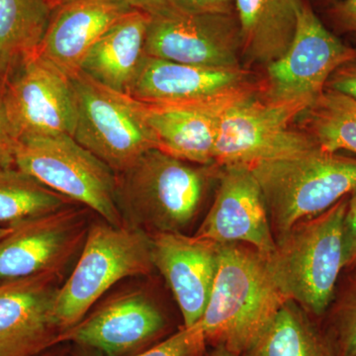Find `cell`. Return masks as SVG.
<instances>
[{
	"label": "cell",
	"instance_id": "26",
	"mask_svg": "<svg viewBox=\"0 0 356 356\" xmlns=\"http://www.w3.org/2000/svg\"><path fill=\"white\" fill-rule=\"evenodd\" d=\"M321 324L339 356H356V270L341 274Z\"/></svg>",
	"mask_w": 356,
	"mask_h": 356
},
{
	"label": "cell",
	"instance_id": "34",
	"mask_svg": "<svg viewBox=\"0 0 356 356\" xmlns=\"http://www.w3.org/2000/svg\"><path fill=\"white\" fill-rule=\"evenodd\" d=\"M213 348H214V350H213L212 353H209L207 356H236L234 355V353H229V351L227 350L226 348H220V346Z\"/></svg>",
	"mask_w": 356,
	"mask_h": 356
},
{
	"label": "cell",
	"instance_id": "1",
	"mask_svg": "<svg viewBox=\"0 0 356 356\" xmlns=\"http://www.w3.org/2000/svg\"><path fill=\"white\" fill-rule=\"evenodd\" d=\"M287 300L266 255L242 243L221 245L216 277L200 320L207 344L242 355Z\"/></svg>",
	"mask_w": 356,
	"mask_h": 356
},
{
	"label": "cell",
	"instance_id": "3",
	"mask_svg": "<svg viewBox=\"0 0 356 356\" xmlns=\"http://www.w3.org/2000/svg\"><path fill=\"white\" fill-rule=\"evenodd\" d=\"M248 168L261 187L275 240L356 189V159L318 147Z\"/></svg>",
	"mask_w": 356,
	"mask_h": 356
},
{
	"label": "cell",
	"instance_id": "7",
	"mask_svg": "<svg viewBox=\"0 0 356 356\" xmlns=\"http://www.w3.org/2000/svg\"><path fill=\"white\" fill-rule=\"evenodd\" d=\"M76 102L74 138L110 168L124 172L149 149H158L140 102L79 72L70 76Z\"/></svg>",
	"mask_w": 356,
	"mask_h": 356
},
{
	"label": "cell",
	"instance_id": "38",
	"mask_svg": "<svg viewBox=\"0 0 356 356\" xmlns=\"http://www.w3.org/2000/svg\"><path fill=\"white\" fill-rule=\"evenodd\" d=\"M51 1L53 2L54 6H55V4L57 3V2L60 1V0H51Z\"/></svg>",
	"mask_w": 356,
	"mask_h": 356
},
{
	"label": "cell",
	"instance_id": "24",
	"mask_svg": "<svg viewBox=\"0 0 356 356\" xmlns=\"http://www.w3.org/2000/svg\"><path fill=\"white\" fill-rule=\"evenodd\" d=\"M297 119V127L320 149L332 153L346 151L356 154L355 98L325 88Z\"/></svg>",
	"mask_w": 356,
	"mask_h": 356
},
{
	"label": "cell",
	"instance_id": "12",
	"mask_svg": "<svg viewBox=\"0 0 356 356\" xmlns=\"http://www.w3.org/2000/svg\"><path fill=\"white\" fill-rule=\"evenodd\" d=\"M261 76L245 67L177 64L145 56L128 95L147 105L228 103L257 95Z\"/></svg>",
	"mask_w": 356,
	"mask_h": 356
},
{
	"label": "cell",
	"instance_id": "11",
	"mask_svg": "<svg viewBox=\"0 0 356 356\" xmlns=\"http://www.w3.org/2000/svg\"><path fill=\"white\" fill-rule=\"evenodd\" d=\"M236 13H188L165 7L149 14L145 54L177 64L243 67Z\"/></svg>",
	"mask_w": 356,
	"mask_h": 356
},
{
	"label": "cell",
	"instance_id": "10",
	"mask_svg": "<svg viewBox=\"0 0 356 356\" xmlns=\"http://www.w3.org/2000/svg\"><path fill=\"white\" fill-rule=\"evenodd\" d=\"M0 92L18 140L74 137L76 102L70 76L38 54L23 58L0 76Z\"/></svg>",
	"mask_w": 356,
	"mask_h": 356
},
{
	"label": "cell",
	"instance_id": "18",
	"mask_svg": "<svg viewBox=\"0 0 356 356\" xmlns=\"http://www.w3.org/2000/svg\"><path fill=\"white\" fill-rule=\"evenodd\" d=\"M134 9L128 0H60L37 54L72 76L96 42Z\"/></svg>",
	"mask_w": 356,
	"mask_h": 356
},
{
	"label": "cell",
	"instance_id": "32",
	"mask_svg": "<svg viewBox=\"0 0 356 356\" xmlns=\"http://www.w3.org/2000/svg\"><path fill=\"white\" fill-rule=\"evenodd\" d=\"M325 88L334 89L356 99V58L334 70Z\"/></svg>",
	"mask_w": 356,
	"mask_h": 356
},
{
	"label": "cell",
	"instance_id": "19",
	"mask_svg": "<svg viewBox=\"0 0 356 356\" xmlns=\"http://www.w3.org/2000/svg\"><path fill=\"white\" fill-rule=\"evenodd\" d=\"M232 102L168 106L140 102V108L159 149L187 163L209 165L215 163L222 110Z\"/></svg>",
	"mask_w": 356,
	"mask_h": 356
},
{
	"label": "cell",
	"instance_id": "22",
	"mask_svg": "<svg viewBox=\"0 0 356 356\" xmlns=\"http://www.w3.org/2000/svg\"><path fill=\"white\" fill-rule=\"evenodd\" d=\"M241 356H339L320 321L289 299Z\"/></svg>",
	"mask_w": 356,
	"mask_h": 356
},
{
	"label": "cell",
	"instance_id": "23",
	"mask_svg": "<svg viewBox=\"0 0 356 356\" xmlns=\"http://www.w3.org/2000/svg\"><path fill=\"white\" fill-rule=\"evenodd\" d=\"M54 6L51 0H0V76L37 54Z\"/></svg>",
	"mask_w": 356,
	"mask_h": 356
},
{
	"label": "cell",
	"instance_id": "17",
	"mask_svg": "<svg viewBox=\"0 0 356 356\" xmlns=\"http://www.w3.org/2000/svg\"><path fill=\"white\" fill-rule=\"evenodd\" d=\"M152 257L177 300L184 327L197 324L209 301L221 245L184 233H154Z\"/></svg>",
	"mask_w": 356,
	"mask_h": 356
},
{
	"label": "cell",
	"instance_id": "14",
	"mask_svg": "<svg viewBox=\"0 0 356 356\" xmlns=\"http://www.w3.org/2000/svg\"><path fill=\"white\" fill-rule=\"evenodd\" d=\"M168 329L159 307L142 292L117 295L60 334L103 356H130L147 350Z\"/></svg>",
	"mask_w": 356,
	"mask_h": 356
},
{
	"label": "cell",
	"instance_id": "15",
	"mask_svg": "<svg viewBox=\"0 0 356 356\" xmlns=\"http://www.w3.org/2000/svg\"><path fill=\"white\" fill-rule=\"evenodd\" d=\"M214 202L195 236L219 245L242 243L266 257L276 248L261 187L248 166H220Z\"/></svg>",
	"mask_w": 356,
	"mask_h": 356
},
{
	"label": "cell",
	"instance_id": "8",
	"mask_svg": "<svg viewBox=\"0 0 356 356\" xmlns=\"http://www.w3.org/2000/svg\"><path fill=\"white\" fill-rule=\"evenodd\" d=\"M306 108L296 103L266 102L259 93L229 103L220 119L215 165L250 166L291 158L317 147L292 126Z\"/></svg>",
	"mask_w": 356,
	"mask_h": 356
},
{
	"label": "cell",
	"instance_id": "21",
	"mask_svg": "<svg viewBox=\"0 0 356 356\" xmlns=\"http://www.w3.org/2000/svg\"><path fill=\"white\" fill-rule=\"evenodd\" d=\"M302 0H235L243 58L266 67L289 48Z\"/></svg>",
	"mask_w": 356,
	"mask_h": 356
},
{
	"label": "cell",
	"instance_id": "25",
	"mask_svg": "<svg viewBox=\"0 0 356 356\" xmlns=\"http://www.w3.org/2000/svg\"><path fill=\"white\" fill-rule=\"evenodd\" d=\"M72 203L15 165L0 168V227L11 228Z\"/></svg>",
	"mask_w": 356,
	"mask_h": 356
},
{
	"label": "cell",
	"instance_id": "2",
	"mask_svg": "<svg viewBox=\"0 0 356 356\" xmlns=\"http://www.w3.org/2000/svg\"><path fill=\"white\" fill-rule=\"evenodd\" d=\"M220 166L200 165L149 149L117 175L121 212L154 233H182L197 216Z\"/></svg>",
	"mask_w": 356,
	"mask_h": 356
},
{
	"label": "cell",
	"instance_id": "27",
	"mask_svg": "<svg viewBox=\"0 0 356 356\" xmlns=\"http://www.w3.org/2000/svg\"><path fill=\"white\" fill-rule=\"evenodd\" d=\"M207 346L199 321L197 324L182 327L163 341L130 356H205Z\"/></svg>",
	"mask_w": 356,
	"mask_h": 356
},
{
	"label": "cell",
	"instance_id": "6",
	"mask_svg": "<svg viewBox=\"0 0 356 356\" xmlns=\"http://www.w3.org/2000/svg\"><path fill=\"white\" fill-rule=\"evenodd\" d=\"M14 165L114 227L124 226L117 175L70 135L18 140Z\"/></svg>",
	"mask_w": 356,
	"mask_h": 356
},
{
	"label": "cell",
	"instance_id": "29",
	"mask_svg": "<svg viewBox=\"0 0 356 356\" xmlns=\"http://www.w3.org/2000/svg\"><path fill=\"white\" fill-rule=\"evenodd\" d=\"M344 269L356 270V189L348 196L343 222Z\"/></svg>",
	"mask_w": 356,
	"mask_h": 356
},
{
	"label": "cell",
	"instance_id": "20",
	"mask_svg": "<svg viewBox=\"0 0 356 356\" xmlns=\"http://www.w3.org/2000/svg\"><path fill=\"white\" fill-rule=\"evenodd\" d=\"M149 14L139 9L117 21L89 50L81 70L96 83L128 95L144 60Z\"/></svg>",
	"mask_w": 356,
	"mask_h": 356
},
{
	"label": "cell",
	"instance_id": "13",
	"mask_svg": "<svg viewBox=\"0 0 356 356\" xmlns=\"http://www.w3.org/2000/svg\"><path fill=\"white\" fill-rule=\"evenodd\" d=\"M88 231L83 211L70 206L11 227L0 240V283L60 274Z\"/></svg>",
	"mask_w": 356,
	"mask_h": 356
},
{
	"label": "cell",
	"instance_id": "33",
	"mask_svg": "<svg viewBox=\"0 0 356 356\" xmlns=\"http://www.w3.org/2000/svg\"><path fill=\"white\" fill-rule=\"evenodd\" d=\"M133 8L151 14L168 6V0H128Z\"/></svg>",
	"mask_w": 356,
	"mask_h": 356
},
{
	"label": "cell",
	"instance_id": "9",
	"mask_svg": "<svg viewBox=\"0 0 356 356\" xmlns=\"http://www.w3.org/2000/svg\"><path fill=\"white\" fill-rule=\"evenodd\" d=\"M356 58V48L343 43L302 0L296 32L289 48L264 67L259 96L273 103L308 107L324 92L334 70Z\"/></svg>",
	"mask_w": 356,
	"mask_h": 356
},
{
	"label": "cell",
	"instance_id": "37",
	"mask_svg": "<svg viewBox=\"0 0 356 356\" xmlns=\"http://www.w3.org/2000/svg\"><path fill=\"white\" fill-rule=\"evenodd\" d=\"M317 1L323 2V3L327 4V6H331V4L339 1V0H317Z\"/></svg>",
	"mask_w": 356,
	"mask_h": 356
},
{
	"label": "cell",
	"instance_id": "16",
	"mask_svg": "<svg viewBox=\"0 0 356 356\" xmlns=\"http://www.w3.org/2000/svg\"><path fill=\"white\" fill-rule=\"evenodd\" d=\"M58 275L0 283V356H36L58 344Z\"/></svg>",
	"mask_w": 356,
	"mask_h": 356
},
{
	"label": "cell",
	"instance_id": "4",
	"mask_svg": "<svg viewBox=\"0 0 356 356\" xmlns=\"http://www.w3.org/2000/svg\"><path fill=\"white\" fill-rule=\"evenodd\" d=\"M348 202V196L322 214L295 225L276 238L275 250L267 257L287 298L320 322L343 273Z\"/></svg>",
	"mask_w": 356,
	"mask_h": 356
},
{
	"label": "cell",
	"instance_id": "36",
	"mask_svg": "<svg viewBox=\"0 0 356 356\" xmlns=\"http://www.w3.org/2000/svg\"><path fill=\"white\" fill-rule=\"evenodd\" d=\"M42 356H65V353L63 351H50V353H44Z\"/></svg>",
	"mask_w": 356,
	"mask_h": 356
},
{
	"label": "cell",
	"instance_id": "31",
	"mask_svg": "<svg viewBox=\"0 0 356 356\" xmlns=\"http://www.w3.org/2000/svg\"><path fill=\"white\" fill-rule=\"evenodd\" d=\"M17 143L18 139L7 118L0 92V168L14 165Z\"/></svg>",
	"mask_w": 356,
	"mask_h": 356
},
{
	"label": "cell",
	"instance_id": "5",
	"mask_svg": "<svg viewBox=\"0 0 356 356\" xmlns=\"http://www.w3.org/2000/svg\"><path fill=\"white\" fill-rule=\"evenodd\" d=\"M154 269L151 236L136 226L91 225L81 255L67 281L58 288L55 315L62 331L74 327L117 282L147 275Z\"/></svg>",
	"mask_w": 356,
	"mask_h": 356
},
{
	"label": "cell",
	"instance_id": "35",
	"mask_svg": "<svg viewBox=\"0 0 356 356\" xmlns=\"http://www.w3.org/2000/svg\"><path fill=\"white\" fill-rule=\"evenodd\" d=\"M11 228H3V227H0V240L4 238V236L8 235L10 233Z\"/></svg>",
	"mask_w": 356,
	"mask_h": 356
},
{
	"label": "cell",
	"instance_id": "28",
	"mask_svg": "<svg viewBox=\"0 0 356 356\" xmlns=\"http://www.w3.org/2000/svg\"><path fill=\"white\" fill-rule=\"evenodd\" d=\"M325 15L334 34L356 38V0H339L327 6Z\"/></svg>",
	"mask_w": 356,
	"mask_h": 356
},
{
	"label": "cell",
	"instance_id": "30",
	"mask_svg": "<svg viewBox=\"0 0 356 356\" xmlns=\"http://www.w3.org/2000/svg\"><path fill=\"white\" fill-rule=\"evenodd\" d=\"M165 7L188 13H236L235 0H168Z\"/></svg>",
	"mask_w": 356,
	"mask_h": 356
}]
</instances>
